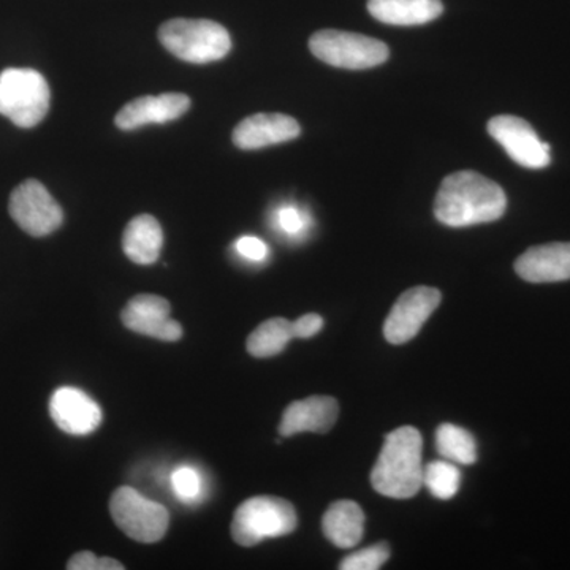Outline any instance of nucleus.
<instances>
[{"label":"nucleus","instance_id":"f257e3e1","mask_svg":"<svg viewBox=\"0 0 570 570\" xmlns=\"http://www.w3.org/2000/svg\"><path fill=\"white\" fill-rule=\"evenodd\" d=\"M508 197L498 183L478 171H456L439 187L434 216L449 227L489 224L501 219Z\"/></svg>","mask_w":570,"mask_h":570},{"label":"nucleus","instance_id":"f03ea898","mask_svg":"<svg viewBox=\"0 0 570 570\" xmlns=\"http://www.w3.org/2000/svg\"><path fill=\"white\" fill-rule=\"evenodd\" d=\"M422 448V434L414 426L387 434L371 472L373 489L382 497L414 498L423 485Z\"/></svg>","mask_w":570,"mask_h":570},{"label":"nucleus","instance_id":"7ed1b4c3","mask_svg":"<svg viewBox=\"0 0 570 570\" xmlns=\"http://www.w3.org/2000/svg\"><path fill=\"white\" fill-rule=\"evenodd\" d=\"M165 50L190 63L220 61L232 50L230 33L219 22L176 18L160 26Z\"/></svg>","mask_w":570,"mask_h":570},{"label":"nucleus","instance_id":"20e7f679","mask_svg":"<svg viewBox=\"0 0 570 570\" xmlns=\"http://www.w3.org/2000/svg\"><path fill=\"white\" fill-rule=\"evenodd\" d=\"M294 505L283 498L255 497L236 509L232 538L242 547H254L265 539L283 538L296 530Z\"/></svg>","mask_w":570,"mask_h":570},{"label":"nucleus","instance_id":"39448f33","mask_svg":"<svg viewBox=\"0 0 570 570\" xmlns=\"http://www.w3.org/2000/svg\"><path fill=\"white\" fill-rule=\"evenodd\" d=\"M50 86L32 69H7L0 73V115L21 129H32L50 110Z\"/></svg>","mask_w":570,"mask_h":570},{"label":"nucleus","instance_id":"423d86ee","mask_svg":"<svg viewBox=\"0 0 570 570\" xmlns=\"http://www.w3.org/2000/svg\"><path fill=\"white\" fill-rule=\"evenodd\" d=\"M309 50L337 69L366 70L387 61L390 50L384 41L360 33L324 29L311 37Z\"/></svg>","mask_w":570,"mask_h":570},{"label":"nucleus","instance_id":"0eeeda50","mask_svg":"<svg viewBox=\"0 0 570 570\" xmlns=\"http://www.w3.org/2000/svg\"><path fill=\"white\" fill-rule=\"evenodd\" d=\"M111 519L119 530L141 543L159 542L167 534L170 513L132 487H119L110 499Z\"/></svg>","mask_w":570,"mask_h":570},{"label":"nucleus","instance_id":"6e6552de","mask_svg":"<svg viewBox=\"0 0 570 570\" xmlns=\"http://www.w3.org/2000/svg\"><path fill=\"white\" fill-rule=\"evenodd\" d=\"M11 219L31 236H47L63 223V213L47 187L37 179L21 183L10 195Z\"/></svg>","mask_w":570,"mask_h":570},{"label":"nucleus","instance_id":"1a4fd4ad","mask_svg":"<svg viewBox=\"0 0 570 570\" xmlns=\"http://www.w3.org/2000/svg\"><path fill=\"white\" fill-rule=\"evenodd\" d=\"M489 134L505 149L510 159L521 167L532 170L549 167V142L540 140L531 124L519 116H494L489 122Z\"/></svg>","mask_w":570,"mask_h":570},{"label":"nucleus","instance_id":"9d476101","mask_svg":"<svg viewBox=\"0 0 570 570\" xmlns=\"http://www.w3.org/2000/svg\"><path fill=\"white\" fill-rule=\"evenodd\" d=\"M442 294L434 287L419 285L397 298L384 324V336L390 344L407 343L419 335L431 314L441 305Z\"/></svg>","mask_w":570,"mask_h":570},{"label":"nucleus","instance_id":"9b49d317","mask_svg":"<svg viewBox=\"0 0 570 570\" xmlns=\"http://www.w3.org/2000/svg\"><path fill=\"white\" fill-rule=\"evenodd\" d=\"M170 303L163 296L135 295L124 307L122 324L138 335L175 343L181 340L183 326L170 318Z\"/></svg>","mask_w":570,"mask_h":570},{"label":"nucleus","instance_id":"f8f14e48","mask_svg":"<svg viewBox=\"0 0 570 570\" xmlns=\"http://www.w3.org/2000/svg\"><path fill=\"white\" fill-rule=\"evenodd\" d=\"M52 422L71 436H88L102 423L104 414L99 404L80 389L61 387L50 400Z\"/></svg>","mask_w":570,"mask_h":570},{"label":"nucleus","instance_id":"ddd939ff","mask_svg":"<svg viewBox=\"0 0 570 570\" xmlns=\"http://www.w3.org/2000/svg\"><path fill=\"white\" fill-rule=\"evenodd\" d=\"M302 134V127L292 116L279 112H261L243 119L235 127L232 140L236 148L253 151L266 146L295 140Z\"/></svg>","mask_w":570,"mask_h":570},{"label":"nucleus","instance_id":"4468645a","mask_svg":"<svg viewBox=\"0 0 570 570\" xmlns=\"http://www.w3.org/2000/svg\"><path fill=\"white\" fill-rule=\"evenodd\" d=\"M190 99L186 94L167 92L146 96L124 105L116 115V126L121 130H134L146 124H165L181 118L189 110Z\"/></svg>","mask_w":570,"mask_h":570},{"label":"nucleus","instance_id":"2eb2a0df","mask_svg":"<svg viewBox=\"0 0 570 570\" xmlns=\"http://www.w3.org/2000/svg\"><path fill=\"white\" fill-rule=\"evenodd\" d=\"M521 279L532 284L561 283L570 279V243L534 246L515 262Z\"/></svg>","mask_w":570,"mask_h":570},{"label":"nucleus","instance_id":"dca6fc26","mask_svg":"<svg viewBox=\"0 0 570 570\" xmlns=\"http://www.w3.org/2000/svg\"><path fill=\"white\" fill-rule=\"evenodd\" d=\"M340 415V404L332 396H309L295 401L285 409L281 419L279 434L283 438L298 433H328Z\"/></svg>","mask_w":570,"mask_h":570},{"label":"nucleus","instance_id":"f3484780","mask_svg":"<svg viewBox=\"0 0 570 570\" xmlns=\"http://www.w3.org/2000/svg\"><path fill=\"white\" fill-rule=\"evenodd\" d=\"M367 11L390 26H422L444 11L441 0H367Z\"/></svg>","mask_w":570,"mask_h":570},{"label":"nucleus","instance_id":"a211bd4d","mask_svg":"<svg viewBox=\"0 0 570 570\" xmlns=\"http://www.w3.org/2000/svg\"><path fill=\"white\" fill-rule=\"evenodd\" d=\"M164 246V232L159 220L149 214L134 217L124 230V254L138 265L156 264Z\"/></svg>","mask_w":570,"mask_h":570},{"label":"nucleus","instance_id":"6ab92c4d","mask_svg":"<svg viewBox=\"0 0 570 570\" xmlns=\"http://www.w3.org/2000/svg\"><path fill=\"white\" fill-rule=\"evenodd\" d=\"M322 530L337 549H354L365 532V513L356 502L348 499L333 502L322 520Z\"/></svg>","mask_w":570,"mask_h":570},{"label":"nucleus","instance_id":"aec40b11","mask_svg":"<svg viewBox=\"0 0 570 570\" xmlns=\"http://www.w3.org/2000/svg\"><path fill=\"white\" fill-rule=\"evenodd\" d=\"M294 337L292 322L276 317L264 322L247 337V352L255 358H269L281 354Z\"/></svg>","mask_w":570,"mask_h":570},{"label":"nucleus","instance_id":"412c9836","mask_svg":"<svg viewBox=\"0 0 570 570\" xmlns=\"http://www.w3.org/2000/svg\"><path fill=\"white\" fill-rule=\"evenodd\" d=\"M438 452L445 460L459 464H474L478 461V442L464 428L442 423L436 431Z\"/></svg>","mask_w":570,"mask_h":570},{"label":"nucleus","instance_id":"4be33fe9","mask_svg":"<svg viewBox=\"0 0 570 570\" xmlns=\"http://www.w3.org/2000/svg\"><path fill=\"white\" fill-rule=\"evenodd\" d=\"M460 469L452 461H433L423 469V485L434 498L449 501L459 493Z\"/></svg>","mask_w":570,"mask_h":570},{"label":"nucleus","instance_id":"5701e85b","mask_svg":"<svg viewBox=\"0 0 570 570\" xmlns=\"http://www.w3.org/2000/svg\"><path fill=\"white\" fill-rule=\"evenodd\" d=\"M171 487L179 501L195 502L204 494V478L197 469L184 464L171 474Z\"/></svg>","mask_w":570,"mask_h":570},{"label":"nucleus","instance_id":"b1692460","mask_svg":"<svg viewBox=\"0 0 570 570\" xmlns=\"http://www.w3.org/2000/svg\"><path fill=\"white\" fill-rule=\"evenodd\" d=\"M390 558L389 543L381 542L367 547L355 553L348 554L341 561L340 569L343 570H377L381 569Z\"/></svg>","mask_w":570,"mask_h":570},{"label":"nucleus","instance_id":"393cba45","mask_svg":"<svg viewBox=\"0 0 570 570\" xmlns=\"http://www.w3.org/2000/svg\"><path fill=\"white\" fill-rule=\"evenodd\" d=\"M307 216L305 212L292 205L281 206L276 212V225L283 234L299 236L305 234L307 228Z\"/></svg>","mask_w":570,"mask_h":570},{"label":"nucleus","instance_id":"a878e982","mask_svg":"<svg viewBox=\"0 0 570 570\" xmlns=\"http://www.w3.org/2000/svg\"><path fill=\"white\" fill-rule=\"evenodd\" d=\"M69 570H122L121 562L111 560V558H97L92 551H80L70 558Z\"/></svg>","mask_w":570,"mask_h":570},{"label":"nucleus","instance_id":"bb28decb","mask_svg":"<svg viewBox=\"0 0 570 570\" xmlns=\"http://www.w3.org/2000/svg\"><path fill=\"white\" fill-rule=\"evenodd\" d=\"M236 253L249 262H264L268 257V246L257 236H242L235 243Z\"/></svg>","mask_w":570,"mask_h":570},{"label":"nucleus","instance_id":"cd10ccee","mask_svg":"<svg viewBox=\"0 0 570 570\" xmlns=\"http://www.w3.org/2000/svg\"><path fill=\"white\" fill-rule=\"evenodd\" d=\"M322 326H324V318L318 314H306L298 321L292 322V332H294V337L307 340V337L316 336Z\"/></svg>","mask_w":570,"mask_h":570}]
</instances>
